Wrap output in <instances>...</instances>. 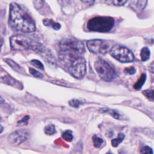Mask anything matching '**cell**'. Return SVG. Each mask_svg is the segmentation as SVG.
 I'll use <instances>...</instances> for the list:
<instances>
[{
	"mask_svg": "<svg viewBox=\"0 0 154 154\" xmlns=\"http://www.w3.org/2000/svg\"><path fill=\"white\" fill-rule=\"evenodd\" d=\"M115 26V20L109 17H95L88 21L87 28L92 31L105 33L110 31Z\"/></svg>",
	"mask_w": 154,
	"mask_h": 154,
	"instance_id": "obj_2",
	"label": "cell"
},
{
	"mask_svg": "<svg viewBox=\"0 0 154 154\" xmlns=\"http://www.w3.org/2000/svg\"><path fill=\"white\" fill-rule=\"evenodd\" d=\"M146 74H142V76L140 77V78L139 79V80L137 81V83L135 84V85L134 86L135 90H140V89H141V88L144 85V84L146 81Z\"/></svg>",
	"mask_w": 154,
	"mask_h": 154,
	"instance_id": "obj_11",
	"label": "cell"
},
{
	"mask_svg": "<svg viewBox=\"0 0 154 154\" xmlns=\"http://www.w3.org/2000/svg\"><path fill=\"white\" fill-rule=\"evenodd\" d=\"M81 104H82V102H81L80 101L76 99H72L69 101V105H70L71 107H74V108H78L79 107V105Z\"/></svg>",
	"mask_w": 154,
	"mask_h": 154,
	"instance_id": "obj_21",
	"label": "cell"
},
{
	"mask_svg": "<svg viewBox=\"0 0 154 154\" xmlns=\"http://www.w3.org/2000/svg\"><path fill=\"white\" fill-rule=\"evenodd\" d=\"M59 46L61 50H69L79 54L86 51L84 44L80 40L75 39H64L60 42Z\"/></svg>",
	"mask_w": 154,
	"mask_h": 154,
	"instance_id": "obj_8",
	"label": "cell"
},
{
	"mask_svg": "<svg viewBox=\"0 0 154 154\" xmlns=\"http://www.w3.org/2000/svg\"><path fill=\"white\" fill-rule=\"evenodd\" d=\"M124 72L125 74H128L129 75H133L135 73V69L133 66L130 68H127L124 70Z\"/></svg>",
	"mask_w": 154,
	"mask_h": 154,
	"instance_id": "obj_25",
	"label": "cell"
},
{
	"mask_svg": "<svg viewBox=\"0 0 154 154\" xmlns=\"http://www.w3.org/2000/svg\"><path fill=\"white\" fill-rule=\"evenodd\" d=\"M141 153H153V151L152 149L149 146H144L141 149L140 151Z\"/></svg>",
	"mask_w": 154,
	"mask_h": 154,
	"instance_id": "obj_24",
	"label": "cell"
},
{
	"mask_svg": "<svg viewBox=\"0 0 154 154\" xmlns=\"http://www.w3.org/2000/svg\"><path fill=\"white\" fill-rule=\"evenodd\" d=\"M107 112H108L109 114H110L113 117H115V119H119V113L116 111L115 110H107V111H106Z\"/></svg>",
	"mask_w": 154,
	"mask_h": 154,
	"instance_id": "obj_26",
	"label": "cell"
},
{
	"mask_svg": "<svg viewBox=\"0 0 154 154\" xmlns=\"http://www.w3.org/2000/svg\"><path fill=\"white\" fill-rule=\"evenodd\" d=\"M6 61L7 63L9 64V66H10L14 70L18 71V72H19L21 70V67L19 65H18V64L15 62H14L13 60H12L10 59H7V60H6Z\"/></svg>",
	"mask_w": 154,
	"mask_h": 154,
	"instance_id": "obj_18",
	"label": "cell"
},
{
	"mask_svg": "<svg viewBox=\"0 0 154 154\" xmlns=\"http://www.w3.org/2000/svg\"><path fill=\"white\" fill-rule=\"evenodd\" d=\"M104 1H108V0H104Z\"/></svg>",
	"mask_w": 154,
	"mask_h": 154,
	"instance_id": "obj_32",
	"label": "cell"
},
{
	"mask_svg": "<svg viewBox=\"0 0 154 154\" xmlns=\"http://www.w3.org/2000/svg\"><path fill=\"white\" fill-rule=\"evenodd\" d=\"M43 23L45 26L51 27L55 30H58L61 28V26L59 23L55 22L51 19H46L43 21Z\"/></svg>",
	"mask_w": 154,
	"mask_h": 154,
	"instance_id": "obj_10",
	"label": "cell"
},
{
	"mask_svg": "<svg viewBox=\"0 0 154 154\" xmlns=\"http://www.w3.org/2000/svg\"><path fill=\"white\" fill-rule=\"evenodd\" d=\"M87 47L91 52L95 54H105L111 48L110 44L106 40L101 39L90 40L87 42Z\"/></svg>",
	"mask_w": 154,
	"mask_h": 154,
	"instance_id": "obj_7",
	"label": "cell"
},
{
	"mask_svg": "<svg viewBox=\"0 0 154 154\" xmlns=\"http://www.w3.org/2000/svg\"><path fill=\"white\" fill-rule=\"evenodd\" d=\"M125 134H123V133H119V135H118V137L117 138H116V139H115L112 140L111 141V144H112V146L113 147H117L120 144V143H121L125 139Z\"/></svg>",
	"mask_w": 154,
	"mask_h": 154,
	"instance_id": "obj_12",
	"label": "cell"
},
{
	"mask_svg": "<svg viewBox=\"0 0 154 154\" xmlns=\"http://www.w3.org/2000/svg\"><path fill=\"white\" fill-rule=\"evenodd\" d=\"M29 136V133L26 130H19L10 134L8 137V142L13 146H17L25 142Z\"/></svg>",
	"mask_w": 154,
	"mask_h": 154,
	"instance_id": "obj_9",
	"label": "cell"
},
{
	"mask_svg": "<svg viewBox=\"0 0 154 154\" xmlns=\"http://www.w3.org/2000/svg\"><path fill=\"white\" fill-rule=\"evenodd\" d=\"M12 49L17 51L32 50L34 51L37 42L22 35H14L10 39Z\"/></svg>",
	"mask_w": 154,
	"mask_h": 154,
	"instance_id": "obj_3",
	"label": "cell"
},
{
	"mask_svg": "<svg viewBox=\"0 0 154 154\" xmlns=\"http://www.w3.org/2000/svg\"><path fill=\"white\" fill-rule=\"evenodd\" d=\"M143 94L149 99L151 101L153 102L154 101V92L153 90H145L143 92Z\"/></svg>",
	"mask_w": 154,
	"mask_h": 154,
	"instance_id": "obj_17",
	"label": "cell"
},
{
	"mask_svg": "<svg viewBox=\"0 0 154 154\" xmlns=\"http://www.w3.org/2000/svg\"><path fill=\"white\" fill-rule=\"evenodd\" d=\"M3 131V127L0 125V134H1Z\"/></svg>",
	"mask_w": 154,
	"mask_h": 154,
	"instance_id": "obj_30",
	"label": "cell"
},
{
	"mask_svg": "<svg viewBox=\"0 0 154 154\" xmlns=\"http://www.w3.org/2000/svg\"><path fill=\"white\" fill-rule=\"evenodd\" d=\"M9 23L12 28L23 33H32L36 29L34 20L15 3H11L10 6Z\"/></svg>",
	"mask_w": 154,
	"mask_h": 154,
	"instance_id": "obj_1",
	"label": "cell"
},
{
	"mask_svg": "<svg viewBox=\"0 0 154 154\" xmlns=\"http://www.w3.org/2000/svg\"><path fill=\"white\" fill-rule=\"evenodd\" d=\"M63 139L68 142H70L73 140V135L70 130H67L62 134Z\"/></svg>",
	"mask_w": 154,
	"mask_h": 154,
	"instance_id": "obj_16",
	"label": "cell"
},
{
	"mask_svg": "<svg viewBox=\"0 0 154 154\" xmlns=\"http://www.w3.org/2000/svg\"><path fill=\"white\" fill-rule=\"evenodd\" d=\"M31 64L32 65L34 66L35 67L40 69V70H44V64L40 62V61L37 60H33L31 61Z\"/></svg>",
	"mask_w": 154,
	"mask_h": 154,
	"instance_id": "obj_19",
	"label": "cell"
},
{
	"mask_svg": "<svg viewBox=\"0 0 154 154\" xmlns=\"http://www.w3.org/2000/svg\"><path fill=\"white\" fill-rule=\"evenodd\" d=\"M149 70H151V72L152 73H153V62H152L151 63V66L149 68Z\"/></svg>",
	"mask_w": 154,
	"mask_h": 154,
	"instance_id": "obj_28",
	"label": "cell"
},
{
	"mask_svg": "<svg viewBox=\"0 0 154 154\" xmlns=\"http://www.w3.org/2000/svg\"><path fill=\"white\" fill-rule=\"evenodd\" d=\"M4 102V99L1 96H0V104H3Z\"/></svg>",
	"mask_w": 154,
	"mask_h": 154,
	"instance_id": "obj_29",
	"label": "cell"
},
{
	"mask_svg": "<svg viewBox=\"0 0 154 154\" xmlns=\"http://www.w3.org/2000/svg\"><path fill=\"white\" fill-rule=\"evenodd\" d=\"M29 72L30 74L32 75H33L34 77H36V78H44V75L41 74V73L37 71L36 70H35V69L33 68H29Z\"/></svg>",
	"mask_w": 154,
	"mask_h": 154,
	"instance_id": "obj_20",
	"label": "cell"
},
{
	"mask_svg": "<svg viewBox=\"0 0 154 154\" xmlns=\"http://www.w3.org/2000/svg\"><path fill=\"white\" fill-rule=\"evenodd\" d=\"M128 0H112V2L113 4L115 6H123L124 5Z\"/></svg>",
	"mask_w": 154,
	"mask_h": 154,
	"instance_id": "obj_23",
	"label": "cell"
},
{
	"mask_svg": "<svg viewBox=\"0 0 154 154\" xmlns=\"http://www.w3.org/2000/svg\"><path fill=\"white\" fill-rule=\"evenodd\" d=\"M81 1H83L84 3H87V4H92L95 0H81Z\"/></svg>",
	"mask_w": 154,
	"mask_h": 154,
	"instance_id": "obj_27",
	"label": "cell"
},
{
	"mask_svg": "<svg viewBox=\"0 0 154 154\" xmlns=\"http://www.w3.org/2000/svg\"><path fill=\"white\" fill-rule=\"evenodd\" d=\"M141 60L142 61H147L150 57V51L149 48L147 47H144L141 51L140 53Z\"/></svg>",
	"mask_w": 154,
	"mask_h": 154,
	"instance_id": "obj_13",
	"label": "cell"
},
{
	"mask_svg": "<svg viewBox=\"0 0 154 154\" xmlns=\"http://www.w3.org/2000/svg\"><path fill=\"white\" fill-rule=\"evenodd\" d=\"M1 46H2V43L0 42V50H1Z\"/></svg>",
	"mask_w": 154,
	"mask_h": 154,
	"instance_id": "obj_31",
	"label": "cell"
},
{
	"mask_svg": "<svg viewBox=\"0 0 154 154\" xmlns=\"http://www.w3.org/2000/svg\"><path fill=\"white\" fill-rule=\"evenodd\" d=\"M45 133L47 135H53L55 133L56 130H55V127L54 125H47L45 129H44Z\"/></svg>",
	"mask_w": 154,
	"mask_h": 154,
	"instance_id": "obj_15",
	"label": "cell"
},
{
	"mask_svg": "<svg viewBox=\"0 0 154 154\" xmlns=\"http://www.w3.org/2000/svg\"><path fill=\"white\" fill-rule=\"evenodd\" d=\"M86 60L79 55L70 64L66 70L74 78L81 79L86 75Z\"/></svg>",
	"mask_w": 154,
	"mask_h": 154,
	"instance_id": "obj_6",
	"label": "cell"
},
{
	"mask_svg": "<svg viewBox=\"0 0 154 154\" xmlns=\"http://www.w3.org/2000/svg\"><path fill=\"white\" fill-rule=\"evenodd\" d=\"M92 139H93V144H94V146L95 148H99L101 147V146L104 143L103 139H101V138L99 137L98 135H94L93 136Z\"/></svg>",
	"mask_w": 154,
	"mask_h": 154,
	"instance_id": "obj_14",
	"label": "cell"
},
{
	"mask_svg": "<svg viewBox=\"0 0 154 154\" xmlns=\"http://www.w3.org/2000/svg\"><path fill=\"white\" fill-rule=\"evenodd\" d=\"M110 52L113 58L122 63H130L133 61L135 59L133 52L130 50L119 45L112 46Z\"/></svg>",
	"mask_w": 154,
	"mask_h": 154,
	"instance_id": "obj_5",
	"label": "cell"
},
{
	"mask_svg": "<svg viewBox=\"0 0 154 154\" xmlns=\"http://www.w3.org/2000/svg\"><path fill=\"white\" fill-rule=\"evenodd\" d=\"M95 69L99 77L105 81H111L115 78L116 72L110 64L103 59H98L95 63Z\"/></svg>",
	"mask_w": 154,
	"mask_h": 154,
	"instance_id": "obj_4",
	"label": "cell"
},
{
	"mask_svg": "<svg viewBox=\"0 0 154 154\" xmlns=\"http://www.w3.org/2000/svg\"><path fill=\"white\" fill-rule=\"evenodd\" d=\"M29 119H30V116H26L24 117L21 120L18 122V125L19 126H23L24 125H27Z\"/></svg>",
	"mask_w": 154,
	"mask_h": 154,
	"instance_id": "obj_22",
	"label": "cell"
}]
</instances>
